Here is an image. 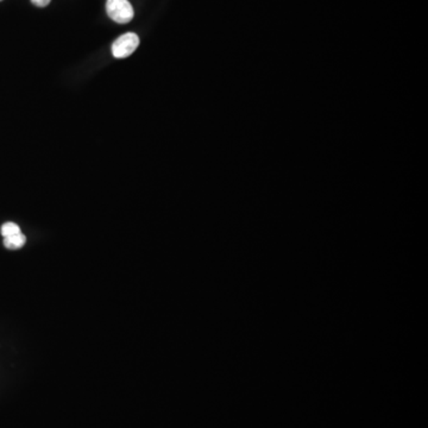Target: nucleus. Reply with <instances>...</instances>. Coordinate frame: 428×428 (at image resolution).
<instances>
[{"instance_id": "1", "label": "nucleus", "mask_w": 428, "mask_h": 428, "mask_svg": "<svg viewBox=\"0 0 428 428\" xmlns=\"http://www.w3.org/2000/svg\"><path fill=\"white\" fill-rule=\"evenodd\" d=\"M106 12L109 17L118 24H126L134 18V7L129 0H107Z\"/></svg>"}, {"instance_id": "2", "label": "nucleus", "mask_w": 428, "mask_h": 428, "mask_svg": "<svg viewBox=\"0 0 428 428\" xmlns=\"http://www.w3.org/2000/svg\"><path fill=\"white\" fill-rule=\"evenodd\" d=\"M139 46V36L134 32H126L114 41L112 44V54L117 59H125L130 56L132 53H135Z\"/></svg>"}, {"instance_id": "3", "label": "nucleus", "mask_w": 428, "mask_h": 428, "mask_svg": "<svg viewBox=\"0 0 428 428\" xmlns=\"http://www.w3.org/2000/svg\"><path fill=\"white\" fill-rule=\"evenodd\" d=\"M25 243H26V237L21 232V234L10 236V237L4 238V245L10 250H17V249L23 248Z\"/></svg>"}, {"instance_id": "4", "label": "nucleus", "mask_w": 428, "mask_h": 428, "mask_svg": "<svg viewBox=\"0 0 428 428\" xmlns=\"http://www.w3.org/2000/svg\"><path fill=\"white\" fill-rule=\"evenodd\" d=\"M1 236L4 238L10 237V236H14V234H21V229L18 227L17 224L14 223H5L3 227H1Z\"/></svg>"}, {"instance_id": "5", "label": "nucleus", "mask_w": 428, "mask_h": 428, "mask_svg": "<svg viewBox=\"0 0 428 428\" xmlns=\"http://www.w3.org/2000/svg\"><path fill=\"white\" fill-rule=\"evenodd\" d=\"M51 0H31V3L37 7H46L49 5Z\"/></svg>"}, {"instance_id": "6", "label": "nucleus", "mask_w": 428, "mask_h": 428, "mask_svg": "<svg viewBox=\"0 0 428 428\" xmlns=\"http://www.w3.org/2000/svg\"><path fill=\"white\" fill-rule=\"evenodd\" d=\"M0 1H1V0H0Z\"/></svg>"}]
</instances>
